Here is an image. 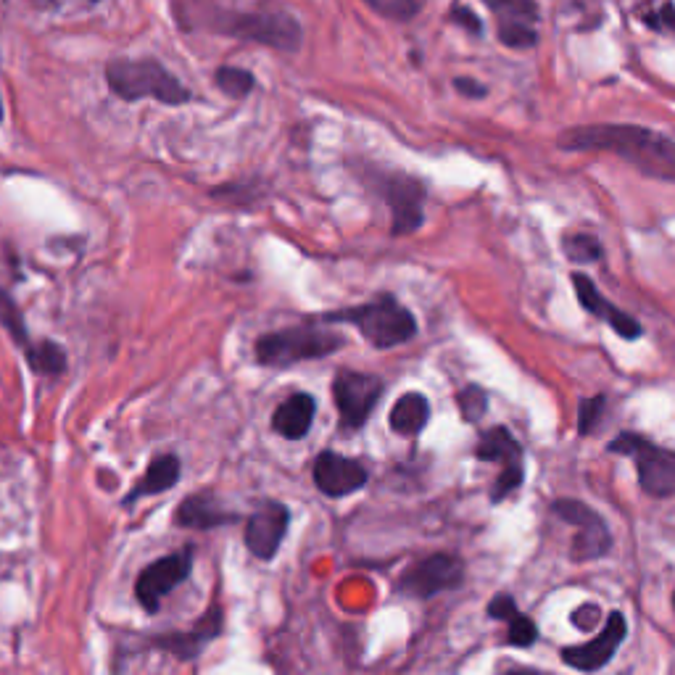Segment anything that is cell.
<instances>
[{"label": "cell", "instance_id": "6da1fadb", "mask_svg": "<svg viewBox=\"0 0 675 675\" xmlns=\"http://www.w3.org/2000/svg\"><path fill=\"white\" fill-rule=\"evenodd\" d=\"M562 151L615 153L649 180L675 185V140L641 124H583L557 138Z\"/></svg>", "mask_w": 675, "mask_h": 675}, {"label": "cell", "instance_id": "7a4b0ae2", "mask_svg": "<svg viewBox=\"0 0 675 675\" xmlns=\"http://www.w3.org/2000/svg\"><path fill=\"white\" fill-rule=\"evenodd\" d=\"M106 85L127 103L159 101L164 106H185L193 98L185 85L156 59H114L103 69Z\"/></svg>", "mask_w": 675, "mask_h": 675}, {"label": "cell", "instance_id": "3957f363", "mask_svg": "<svg viewBox=\"0 0 675 675\" xmlns=\"http://www.w3.org/2000/svg\"><path fill=\"white\" fill-rule=\"evenodd\" d=\"M317 320L327 322V325H333V322L354 325L364 341L375 349H393V346L409 343L417 335L414 314L388 293L378 296L375 301H367V304L320 314Z\"/></svg>", "mask_w": 675, "mask_h": 675}, {"label": "cell", "instance_id": "277c9868", "mask_svg": "<svg viewBox=\"0 0 675 675\" xmlns=\"http://www.w3.org/2000/svg\"><path fill=\"white\" fill-rule=\"evenodd\" d=\"M346 346L343 333L325 330L320 320L304 322V325L285 327L275 333L262 335L254 346L256 362L264 367H293V364L325 359Z\"/></svg>", "mask_w": 675, "mask_h": 675}, {"label": "cell", "instance_id": "5b68a950", "mask_svg": "<svg viewBox=\"0 0 675 675\" xmlns=\"http://www.w3.org/2000/svg\"><path fill=\"white\" fill-rule=\"evenodd\" d=\"M209 27L219 35L238 37L285 53H296L304 43L301 24L296 16L285 11H219Z\"/></svg>", "mask_w": 675, "mask_h": 675}, {"label": "cell", "instance_id": "8992f818", "mask_svg": "<svg viewBox=\"0 0 675 675\" xmlns=\"http://www.w3.org/2000/svg\"><path fill=\"white\" fill-rule=\"evenodd\" d=\"M610 454L631 457L639 475V486L652 499L675 496V451L662 449L641 433H620L607 443Z\"/></svg>", "mask_w": 675, "mask_h": 675}, {"label": "cell", "instance_id": "52a82bcc", "mask_svg": "<svg viewBox=\"0 0 675 675\" xmlns=\"http://www.w3.org/2000/svg\"><path fill=\"white\" fill-rule=\"evenodd\" d=\"M475 457H478L480 462H499L501 465L499 478L494 480V488H491V501H494V504L504 501L509 494H515L517 488L523 486L525 480L523 446H520V441H517L507 428L496 425V428L480 433Z\"/></svg>", "mask_w": 675, "mask_h": 675}, {"label": "cell", "instance_id": "ba28073f", "mask_svg": "<svg viewBox=\"0 0 675 675\" xmlns=\"http://www.w3.org/2000/svg\"><path fill=\"white\" fill-rule=\"evenodd\" d=\"M552 512L573 525L578 533L573 538V562H594L604 557L612 549V533L604 523V517L578 499H557L552 504Z\"/></svg>", "mask_w": 675, "mask_h": 675}, {"label": "cell", "instance_id": "9c48e42d", "mask_svg": "<svg viewBox=\"0 0 675 675\" xmlns=\"http://www.w3.org/2000/svg\"><path fill=\"white\" fill-rule=\"evenodd\" d=\"M462 581H465V562L457 554L438 552L409 565L401 573L396 588L404 596L430 599L441 591H454L457 586H462Z\"/></svg>", "mask_w": 675, "mask_h": 675}, {"label": "cell", "instance_id": "30bf717a", "mask_svg": "<svg viewBox=\"0 0 675 675\" xmlns=\"http://www.w3.org/2000/svg\"><path fill=\"white\" fill-rule=\"evenodd\" d=\"M193 570V546H182L180 552L167 554V557L156 559L135 581V599L148 615H156L161 610V602L175 591L180 583L190 578Z\"/></svg>", "mask_w": 675, "mask_h": 675}, {"label": "cell", "instance_id": "8fae6325", "mask_svg": "<svg viewBox=\"0 0 675 675\" xmlns=\"http://www.w3.org/2000/svg\"><path fill=\"white\" fill-rule=\"evenodd\" d=\"M383 396V380L367 372L341 370L333 380L335 409L341 414V425L346 430H362L364 422L378 407Z\"/></svg>", "mask_w": 675, "mask_h": 675}, {"label": "cell", "instance_id": "7c38bea8", "mask_svg": "<svg viewBox=\"0 0 675 675\" xmlns=\"http://www.w3.org/2000/svg\"><path fill=\"white\" fill-rule=\"evenodd\" d=\"M378 193L391 206V233L409 235L425 225V198L428 190L417 177L391 172L378 180Z\"/></svg>", "mask_w": 675, "mask_h": 675}, {"label": "cell", "instance_id": "4fadbf2b", "mask_svg": "<svg viewBox=\"0 0 675 675\" xmlns=\"http://www.w3.org/2000/svg\"><path fill=\"white\" fill-rule=\"evenodd\" d=\"M625 636H628V620L620 610H612L602 633H596L594 639L586 641V644L565 646L559 654H562V662L567 668L581 670V673H596V670L610 665Z\"/></svg>", "mask_w": 675, "mask_h": 675}, {"label": "cell", "instance_id": "5bb4252c", "mask_svg": "<svg viewBox=\"0 0 675 675\" xmlns=\"http://www.w3.org/2000/svg\"><path fill=\"white\" fill-rule=\"evenodd\" d=\"M291 525V512L280 501H264L262 507L256 509L254 515L246 520L243 530V541H246L248 552L256 559H275L280 552L285 533Z\"/></svg>", "mask_w": 675, "mask_h": 675}, {"label": "cell", "instance_id": "9a60e30c", "mask_svg": "<svg viewBox=\"0 0 675 675\" xmlns=\"http://www.w3.org/2000/svg\"><path fill=\"white\" fill-rule=\"evenodd\" d=\"M312 475L314 486L330 499H341V496L362 491L367 486V478H370L356 459L343 457L338 451H322L320 457L314 459Z\"/></svg>", "mask_w": 675, "mask_h": 675}, {"label": "cell", "instance_id": "2e32d148", "mask_svg": "<svg viewBox=\"0 0 675 675\" xmlns=\"http://www.w3.org/2000/svg\"><path fill=\"white\" fill-rule=\"evenodd\" d=\"M570 280H573L575 296H578V301H581L583 309H586L588 314H594L596 320L607 322V325H610L612 330H615V333L623 338V341H636V338L644 333L641 322L633 320L631 314L623 312L620 306L612 304L610 298H604L591 277L583 275V272H573V275H570Z\"/></svg>", "mask_w": 675, "mask_h": 675}, {"label": "cell", "instance_id": "e0dca14e", "mask_svg": "<svg viewBox=\"0 0 675 675\" xmlns=\"http://www.w3.org/2000/svg\"><path fill=\"white\" fill-rule=\"evenodd\" d=\"M219 633H222V610H219L217 604H211L209 610H206V615L201 617L193 628H188V631L161 633V636H156L151 644L164 649L167 654H172L175 660L190 662L196 660L198 654L204 652L206 646L217 639Z\"/></svg>", "mask_w": 675, "mask_h": 675}, {"label": "cell", "instance_id": "ac0fdd59", "mask_svg": "<svg viewBox=\"0 0 675 675\" xmlns=\"http://www.w3.org/2000/svg\"><path fill=\"white\" fill-rule=\"evenodd\" d=\"M230 523H238V515H235V512H227L214 491H198V494H190L188 499L180 501V507H177L175 512L177 528L211 530Z\"/></svg>", "mask_w": 675, "mask_h": 675}, {"label": "cell", "instance_id": "d6986e66", "mask_svg": "<svg viewBox=\"0 0 675 675\" xmlns=\"http://www.w3.org/2000/svg\"><path fill=\"white\" fill-rule=\"evenodd\" d=\"M314 414H317V401L309 393H293L291 399H285L272 414V428L277 436L285 441H301L312 430Z\"/></svg>", "mask_w": 675, "mask_h": 675}, {"label": "cell", "instance_id": "ffe728a7", "mask_svg": "<svg viewBox=\"0 0 675 675\" xmlns=\"http://www.w3.org/2000/svg\"><path fill=\"white\" fill-rule=\"evenodd\" d=\"M180 457L177 454H159V457L151 459L148 470L143 472V478L132 486V491L124 496V507H130L143 496H159L164 491H169L172 486H177L180 480Z\"/></svg>", "mask_w": 675, "mask_h": 675}, {"label": "cell", "instance_id": "44dd1931", "mask_svg": "<svg viewBox=\"0 0 675 675\" xmlns=\"http://www.w3.org/2000/svg\"><path fill=\"white\" fill-rule=\"evenodd\" d=\"M430 420V401L422 393L412 391L399 396V401L393 404L391 414H388V425L393 433L399 436H417L425 430Z\"/></svg>", "mask_w": 675, "mask_h": 675}, {"label": "cell", "instance_id": "7402d4cb", "mask_svg": "<svg viewBox=\"0 0 675 675\" xmlns=\"http://www.w3.org/2000/svg\"><path fill=\"white\" fill-rule=\"evenodd\" d=\"M24 354H27V362H30V367L37 375H43V378H59V375H64L66 351L61 349L59 343L53 341L32 343Z\"/></svg>", "mask_w": 675, "mask_h": 675}, {"label": "cell", "instance_id": "603a6c76", "mask_svg": "<svg viewBox=\"0 0 675 675\" xmlns=\"http://www.w3.org/2000/svg\"><path fill=\"white\" fill-rule=\"evenodd\" d=\"M496 16V24H533L538 22L536 0H483Z\"/></svg>", "mask_w": 675, "mask_h": 675}, {"label": "cell", "instance_id": "cb8c5ba5", "mask_svg": "<svg viewBox=\"0 0 675 675\" xmlns=\"http://www.w3.org/2000/svg\"><path fill=\"white\" fill-rule=\"evenodd\" d=\"M0 327L14 338V343L19 349L27 351L32 346L27 325H24L22 309H19V304H16L14 298L8 296V291H3V288H0Z\"/></svg>", "mask_w": 675, "mask_h": 675}, {"label": "cell", "instance_id": "d4e9b609", "mask_svg": "<svg viewBox=\"0 0 675 675\" xmlns=\"http://www.w3.org/2000/svg\"><path fill=\"white\" fill-rule=\"evenodd\" d=\"M214 85L230 98H246L256 88V77L240 66H219L214 72Z\"/></svg>", "mask_w": 675, "mask_h": 675}, {"label": "cell", "instance_id": "484cf974", "mask_svg": "<svg viewBox=\"0 0 675 675\" xmlns=\"http://www.w3.org/2000/svg\"><path fill=\"white\" fill-rule=\"evenodd\" d=\"M562 251L575 264H594L602 259V243L588 233L562 235Z\"/></svg>", "mask_w": 675, "mask_h": 675}, {"label": "cell", "instance_id": "4316f807", "mask_svg": "<svg viewBox=\"0 0 675 675\" xmlns=\"http://www.w3.org/2000/svg\"><path fill=\"white\" fill-rule=\"evenodd\" d=\"M457 407L459 414H462V420L475 425L486 417L488 412V396L486 391L480 388V385H467L462 391L457 393Z\"/></svg>", "mask_w": 675, "mask_h": 675}, {"label": "cell", "instance_id": "83f0119b", "mask_svg": "<svg viewBox=\"0 0 675 675\" xmlns=\"http://www.w3.org/2000/svg\"><path fill=\"white\" fill-rule=\"evenodd\" d=\"M496 35L501 45L515 48V51H528L538 43V32L533 24H496Z\"/></svg>", "mask_w": 675, "mask_h": 675}, {"label": "cell", "instance_id": "f1b7e54d", "mask_svg": "<svg viewBox=\"0 0 675 675\" xmlns=\"http://www.w3.org/2000/svg\"><path fill=\"white\" fill-rule=\"evenodd\" d=\"M604 409H607V399H604L602 393L581 401V407H578V433L581 436H594V430L602 422Z\"/></svg>", "mask_w": 675, "mask_h": 675}, {"label": "cell", "instance_id": "f546056e", "mask_svg": "<svg viewBox=\"0 0 675 675\" xmlns=\"http://www.w3.org/2000/svg\"><path fill=\"white\" fill-rule=\"evenodd\" d=\"M507 625H509L507 644L520 646V649H528V646H533L538 641L536 623H533L530 617H525L523 612H515V615L507 620Z\"/></svg>", "mask_w": 675, "mask_h": 675}, {"label": "cell", "instance_id": "4dcf8cb0", "mask_svg": "<svg viewBox=\"0 0 675 675\" xmlns=\"http://www.w3.org/2000/svg\"><path fill=\"white\" fill-rule=\"evenodd\" d=\"M378 14L391 16V19H399V22H407L412 16H417L420 11L422 0H367Z\"/></svg>", "mask_w": 675, "mask_h": 675}, {"label": "cell", "instance_id": "1f68e13d", "mask_svg": "<svg viewBox=\"0 0 675 675\" xmlns=\"http://www.w3.org/2000/svg\"><path fill=\"white\" fill-rule=\"evenodd\" d=\"M639 16H641V22H644L646 27H652V30L675 32V6H673V3H662L657 11L641 8Z\"/></svg>", "mask_w": 675, "mask_h": 675}, {"label": "cell", "instance_id": "d6a6232c", "mask_svg": "<svg viewBox=\"0 0 675 675\" xmlns=\"http://www.w3.org/2000/svg\"><path fill=\"white\" fill-rule=\"evenodd\" d=\"M515 612L520 610H517V602L509 594H499L488 602V617H494V620H504L507 623Z\"/></svg>", "mask_w": 675, "mask_h": 675}, {"label": "cell", "instance_id": "836d02e7", "mask_svg": "<svg viewBox=\"0 0 675 675\" xmlns=\"http://www.w3.org/2000/svg\"><path fill=\"white\" fill-rule=\"evenodd\" d=\"M449 16L459 24V27H465L467 32H472V35H480V32H483V24H480V19L475 16V11H470L467 6H451Z\"/></svg>", "mask_w": 675, "mask_h": 675}, {"label": "cell", "instance_id": "e575fe53", "mask_svg": "<svg viewBox=\"0 0 675 675\" xmlns=\"http://www.w3.org/2000/svg\"><path fill=\"white\" fill-rule=\"evenodd\" d=\"M454 90H457L459 95H465V98H486L488 95L486 85L478 80H472V77H457V80H454Z\"/></svg>", "mask_w": 675, "mask_h": 675}, {"label": "cell", "instance_id": "d590c367", "mask_svg": "<svg viewBox=\"0 0 675 675\" xmlns=\"http://www.w3.org/2000/svg\"><path fill=\"white\" fill-rule=\"evenodd\" d=\"M51 6H59V3H66V0H48ZM85 3H98V0H85Z\"/></svg>", "mask_w": 675, "mask_h": 675}, {"label": "cell", "instance_id": "8d00e7d4", "mask_svg": "<svg viewBox=\"0 0 675 675\" xmlns=\"http://www.w3.org/2000/svg\"><path fill=\"white\" fill-rule=\"evenodd\" d=\"M0 122H3V101H0Z\"/></svg>", "mask_w": 675, "mask_h": 675}, {"label": "cell", "instance_id": "74e56055", "mask_svg": "<svg viewBox=\"0 0 675 675\" xmlns=\"http://www.w3.org/2000/svg\"><path fill=\"white\" fill-rule=\"evenodd\" d=\"M673 610H675V591H673Z\"/></svg>", "mask_w": 675, "mask_h": 675}]
</instances>
